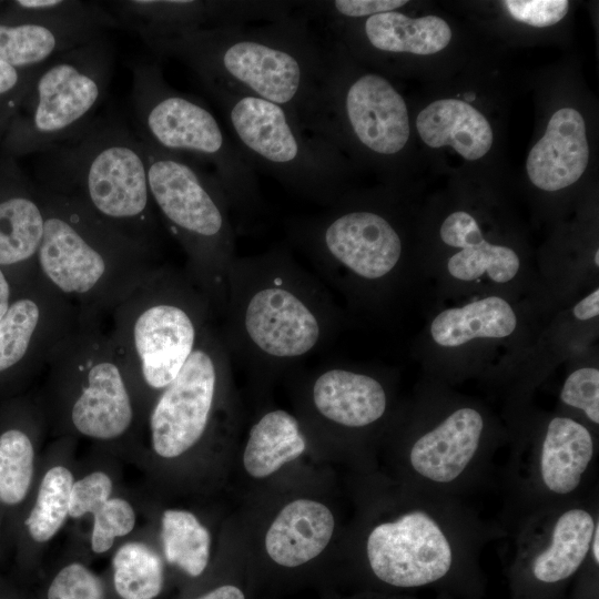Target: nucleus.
I'll return each instance as SVG.
<instances>
[{
    "label": "nucleus",
    "instance_id": "c9c22d12",
    "mask_svg": "<svg viewBox=\"0 0 599 599\" xmlns=\"http://www.w3.org/2000/svg\"><path fill=\"white\" fill-rule=\"evenodd\" d=\"M47 599H105L101 578L79 559L65 562L51 579Z\"/></svg>",
    "mask_w": 599,
    "mask_h": 599
},
{
    "label": "nucleus",
    "instance_id": "37998d69",
    "mask_svg": "<svg viewBox=\"0 0 599 599\" xmlns=\"http://www.w3.org/2000/svg\"><path fill=\"white\" fill-rule=\"evenodd\" d=\"M195 599H245L241 589L233 585L217 587Z\"/></svg>",
    "mask_w": 599,
    "mask_h": 599
},
{
    "label": "nucleus",
    "instance_id": "6ab92c4d",
    "mask_svg": "<svg viewBox=\"0 0 599 599\" xmlns=\"http://www.w3.org/2000/svg\"><path fill=\"white\" fill-rule=\"evenodd\" d=\"M75 441L58 437L42 453L34 489L13 528L12 549L20 556L43 550L69 519Z\"/></svg>",
    "mask_w": 599,
    "mask_h": 599
},
{
    "label": "nucleus",
    "instance_id": "423d86ee",
    "mask_svg": "<svg viewBox=\"0 0 599 599\" xmlns=\"http://www.w3.org/2000/svg\"><path fill=\"white\" fill-rule=\"evenodd\" d=\"M111 316L109 337L144 422L214 323L212 307L185 271L163 263Z\"/></svg>",
    "mask_w": 599,
    "mask_h": 599
},
{
    "label": "nucleus",
    "instance_id": "9d476101",
    "mask_svg": "<svg viewBox=\"0 0 599 599\" xmlns=\"http://www.w3.org/2000/svg\"><path fill=\"white\" fill-rule=\"evenodd\" d=\"M287 236L351 302H370L399 274L403 238L383 212L343 195L321 213L291 219Z\"/></svg>",
    "mask_w": 599,
    "mask_h": 599
},
{
    "label": "nucleus",
    "instance_id": "0eeeda50",
    "mask_svg": "<svg viewBox=\"0 0 599 599\" xmlns=\"http://www.w3.org/2000/svg\"><path fill=\"white\" fill-rule=\"evenodd\" d=\"M131 125L150 144L210 166L229 200L235 230L254 231L265 215L255 170L214 113L197 98L177 91L160 64L131 62Z\"/></svg>",
    "mask_w": 599,
    "mask_h": 599
},
{
    "label": "nucleus",
    "instance_id": "72a5a7b5",
    "mask_svg": "<svg viewBox=\"0 0 599 599\" xmlns=\"http://www.w3.org/2000/svg\"><path fill=\"white\" fill-rule=\"evenodd\" d=\"M89 538L90 550L104 555L120 539L128 538L138 525V510L129 497L114 494L92 516Z\"/></svg>",
    "mask_w": 599,
    "mask_h": 599
},
{
    "label": "nucleus",
    "instance_id": "a878e982",
    "mask_svg": "<svg viewBox=\"0 0 599 599\" xmlns=\"http://www.w3.org/2000/svg\"><path fill=\"white\" fill-rule=\"evenodd\" d=\"M359 32L369 50L382 54H434L451 40L449 24L437 16L410 18L399 11L363 20Z\"/></svg>",
    "mask_w": 599,
    "mask_h": 599
},
{
    "label": "nucleus",
    "instance_id": "cd10ccee",
    "mask_svg": "<svg viewBox=\"0 0 599 599\" xmlns=\"http://www.w3.org/2000/svg\"><path fill=\"white\" fill-rule=\"evenodd\" d=\"M517 327L512 306L500 296H487L437 314L429 326L432 339L454 348L480 338H505Z\"/></svg>",
    "mask_w": 599,
    "mask_h": 599
},
{
    "label": "nucleus",
    "instance_id": "e433bc0d",
    "mask_svg": "<svg viewBox=\"0 0 599 599\" xmlns=\"http://www.w3.org/2000/svg\"><path fill=\"white\" fill-rule=\"evenodd\" d=\"M41 68L20 69L0 60V133L8 131Z\"/></svg>",
    "mask_w": 599,
    "mask_h": 599
},
{
    "label": "nucleus",
    "instance_id": "ea45409f",
    "mask_svg": "<svg viewBox=\"0 0 599 599\" xmlns=\"http://www.w3.org/2000/svg\"><path fill=\"white\" fill-rule=\"evenodd\" d=\"M439 235L445 244L456 248L467 247L485 238L476 219L465 211L449 214L440 226Z\"/></svg>",
    "mask_w": 599,
    "mask_h": 599
},
{
    "label": "nucleus",
    "instance_id": "7c9ffc66",
    "mask_svg": "<svg viewBox=\"0 0 599 599\" xmlns=\"http://www.w3.org/2000/svg\"><path fill=\"white\" fill-rule=\"evenodd\" d=\"M112 581L121 599H154L164 585V559L149 541L125 538L114 547Z\"/></svg>",
    "mask_w": 599,
    "mask_h": 599
},
{
    "label": "nucleus",
    "instance_id": "f8f14e48",
    "mask_svg": "<svg viewBox=\"0 0 599 599\" xmlns=\"http://www.w3.org/2000/svg\"><path fill=\"white\" fill-rule=\"evenodd\" d=\"M231 364L219 326L211 323L144 418L141 437L145 435L149 453L161 460H174L204 439L229 385Z\"/></svg>",
    "mask_w": 599,
    "mask_h": 599
},
{
    "label": "nucleus",
    "instance_id": "f3484780",
    "mask_svg": "<svg viewBox=\"0 0 599 599\" xmlns=\"http://www.w3.org/2000/svg\"><path fill=\"white\" fill-rule=\"evenodd\" d=\"M119 22L141 38L283 19L284 1L121 0L109 2Z\"/></svg>",
    "mask_w": 599,
    "mask_h": 599
},
{
    "label": "nucleus",
    "instance_id": "20e7f679",
    "mask_svg": "<svg viewBox=\"0 0 599 599\" xmlns=\"http://www.w3.org/2000/svg\"><path fill=\"white\" fill-rule=\"evenodd\" d=\"M39 191L44 223L38 274L80 317L101 321L163 264L162 255L111 227L80 202Z\"/></svg>",
    "mask_w": 599,
    "mask_h": 599
},
{
    "label": "nucleus",
    "instance_id": "1a4fd4ad",
    "mask_svg": "<svg viewBox=\"0 0 599 599\" xmlns=\"http://www.w3.org/2000/svg\"><path fill=\"white\" fill-rule=\"evenodd\" d=\"M219 105L232 141L254 170L327 207L343 195L344 162L326 139L304 129L285 108L199 80Z\"/></svg>",
    "mask_w": 599,
    "mask_h": 599
},
{
    "label": "nucleus",
    "instance_id": "4c0bfd02",
    "mask_svg": "<svg viewBox=\"0 0 599 599\" xmlns=\"http://www.w3.org/2000/svg\"><path fill=\"white\" fill-rule=\"evenodd\" d=\"M560 399L568 406L579 408L587 418L599 424V370L581 367L573 370L565 380Z\"/></svg>",
    "mask_w": 599,
    "mask_h": 599
},
{
    "label": "nucleus",
    "instance_id": "a19ab883",
    "mask_svg": "<svg viewBox=\"0 0 599 599\" xmlns=\"http://www.w3.org/2000/svg\"><path fill=\"white\" fill-rule=\"evenodd\" d=\"M573 316L579 321L595 318L599 314V290L595 288L587 296L581 298L572 309Z\"/></svg>",
    "mask_w": 599,
    "mask_h": 599
},
{
    "label": "nucleus",
    "instance_id": "f257e3e1",
    "mask_svg": "<svg viewBox=\"0 0 599 599\" xmlns=\"http://www.w3.org/2000/svg\"><path fill=\"white\" fill-rule=\"evenodd\" d=\"M309 21L297 1V10L282 20L143 41L156 55L184 63L199 80L285 108L304 129L324 138L333 42Z\"/></svg>",
    "mask_w": 599,
    "mask_h": 599
},
{
    "label": "nucleus",
    "instance_id": "7ed1b4c3",
    "mask_svg": "<svg viewBox=\"0 0 599 599\" xmlns=\"http://www.w3.org/2000/svg\"><path fill=\"white\" fill-rule=\"evenodd\" d=\"M40 153L41 190L80 202L111 227L162 255L145 155L123 116L112 110L99 113L79 133Z\"/></svg>",
    "mask_w": 599,
    "mask_h": 599
},
{
    "label": "nucleus",
    "instance_id": "f03ea898",
    "mask_svg": "<svg viewBox=\"0 0 599 599\" xmlns=\"http://www.w3.org/2000/svg\"><path fill=\"white\" fill-rule=\"evenodd\" d=\"M219 327L231 361L274 374L321 351L341 315L328 290L281 245L233 261Z\"/></svg>",
    "mask_w": 599,
    "mask_h": 599
},
{
    "label": "nucleus",
    "instance_id": "39448f33",
    "mask_svg": "<svg viewBox=\"0 0 599 599\" xmlns=\"http://www.w3.org/2000/svg\"><path fill=\"white\" fill-rule=\"evenodd\" d=\"M38 396L49 433L85 438L113 457H134L142 418L101 321L80 317L54 348Z\"/></svg>",
    "mask_w": 599,
    "mask_h": 599
},
{
    "label": "nucleus",
    "instance_id": "a18cd8bd",
    "mask_svg": "<svg viewBox=\"0 0 599 599\" xmlns=\"http://www.w3.org/2000/svg\"><path fill=\"white\" fill-rule=\"evenodd\" d=\"M592 555L593 559L596 560V564L599 562V549H598V542H599V526L598 524L595 526V531L592 536Z\"/></svg>",
    "mask_w": 599,
    "mask_h": 599
},
{
    "label": "nucleus",
    "instance_id": "79ce46f5",
    "mask_svg": "<svg viewBox=\"0 0 599 599\" xmlns=\"http://www.w3.org/2000/svg\"><path fill=\"white\" fill-rule=\"evenodd\" d=\"M16 287L0 266V321L8 312L14 296Z\"/></svg>",
    "mask_w": 599,
    "mask_h": 599
},
{
    "label": "nucleus",
    "instance_id": "aec40b11",
    "mask_svg": "<svg viewBox=\"0 0 599 599\" xmlns=\"http://www.w3.org/2000/svg\"><path fill=\"white\" fill-rule=\"evenodd\" d=\"M43 206L37 184L11 159L0 161V266L16 288L38 275Z\"/></svg>",
    "mask_w": 599,
    "mask_h": 599
},
{
    "label": "nucleus",
    "instance_id": "4468645a",
    "mask_svg": "<svg viewBox=\"0 0 599 599\" xmlns=\"http://www.w3.org/2000/svg\"><path fill=\"white\" fill-rule=\"evenodd\" d=\"M119 28L100 2L18 0L0 18V60L29 69Z\"/></svg>",
    "mask_w": 599,
    "mask_h": 599
},
{
    "label": "nucleus",
    "instance_id": "bb28decb",
    "mask_svg": "<svg viewBox=\"0 0 599 599\" xmlns=\"http://www.w3.org/2000/svg\"><path fill=\"white\" fill-rule=\"evenodd\" d=\"M593 456V439L580 423L568 417L552 418L540 454V474L552 493L566 495L580 484Z\"/></svg>",
    "mask_w": 599,
    "mask_h": 599
},
{
    "label": "nucleus",
    "instance_id": "4be33fe9",
    "mask_svg": "<svg viewBox=\"0 0 599 599\" xmlns=\"http://www.w3.org/2000/svg\"><path fill=\"white\" fill-rule=\"evenodd\" d=\"M589 146L582 115L562 108L550 118L544 136L531 148L526 170L531 183L544 191H559L586 171Z\"/></svg>",
    "mask_w": 599,
    "mask_h": 599
},
{
    "label": "nucleus",
    "instance_id": "58836bf2",
    "mask_svg": "<svg viewBox=\"0 0 599 599\" xmlns=\"http://www.w3.org/2000/svg\"><path fill=\"white\" fill-rule=\"evenodd\" d=\"M502 3L515 20L537 28L556 24L569 9L567 0H506Z\"/></svg>",
    "mask_w": 599,
    "mask_h": 599
},
{
    "label": "nucleus",
    "instance_id": "f704fd0d",
    "mask_svg": "<svg viewBox=\"0 0 599 599\" xmlns=\"http://www.w3.org/2000/svg\"><path fill=\"white\" fill-rule=\"evenodd\" d=\"M115 488L116 480L111 469L94 467L81 474L77 473L71 490L69 518L92 516L115 494Z\"/></svg>",
    "mask_w": 599,
    "mask_h": 599
},
{
    "label": "nucleus",
    "instance_id": "9b49d317",
    "mask_svg": "<svg viewBox=\"0 0 599 599\" xmlns=\"http://www.w3.org/2000/svg\"><path fill=\"white\" fill-rule=\"evenodd\" d=\"M113 62L104 33L42 65L7 131L6 151L41 152L87 128L108 95Z\"/></svg>",
    "mask_w": 599,
    "mask_h": 599
},
{
    "label": "nucleus",
    "instance_id": "393cba45",
    "mask_svg": "<svg viewBox=\"0 0 599 599\" xmlns=\"http://www.w3.org/2000/svg\"><path fill=\"white\" fill-rule=\"evenodd\" d=\"M415 124L428 146L449 145L469 161L483 158L493 145L489 122L466 101L443 99L432 102L418 113Z\"/></svg>",
    "mask_w": 599,
    "mask_h": 599
},
{
    "label": "nucleus",
    "instance_id": "2f4dec72",
    "mask_svg": "<svg viewBox=\"0 0 599 599\" xmlns=\"http://www.w3.org/2000/svg\"><path fill=\"white\" fill-rule=\"evenodd\" d=\"M163 559L190 577L201 576L207 567L211 535L191 511L167 508L160 518Z\"/></svg>",
    "mask_w": 599,
    "mask_h": 599
},
{
    "label": "nucleus",
    "instance_id": "5701e85b",
    "mask_svg": "<svg viewBox=\"0 0 599 599\" xmlns=\"http://www.w3.org/2000/svg\"><path fill=\"white\" fill-rule=\"evenodd\" d=\"M483 429L478 410L458 408L414 443L409 454L412 467L432 481H453L477 453Z\"/></svg>",
    "mask_w": 599,
    "mask_h": 599
},
{
    "label": "nucleus",
    "instance_id": "2eb2a0df",
    "mask_svg": "<svg viewBox=\"0 0 599 599\" xmlns=\"http://www.w3.org/2000/svg\"><path fill=\"white\" fill-rule=\"evenodd\" d=\"M18 291L0 321V394L45 369L54 348L79 323L78 309L39 274Z\"/></svg>",
    "mask_w": 599,
    "mask_h": 599
},
{
    "label": "nucleus",
    "instance_id": "a211bd4d",
    "mask_svg": "<svg viewBox=\"0 0 599 599\" xmlns=\"http://www.w3.org/2000/svg\"><path fill=\"white\" fill-rule=\"evenodd\" d=\"M48 423L35 399H16L0 412V510L12 535L34 489Z\"/></svg>",
    "mask_w": 599,
    "mask_h": 599
},
{
    "label": "nucleus",
    "instance_id": "412c9836",
    "mask_svg": "<svg viewBox=\"0 0 599 599\" xmlns=\"http://www.w3.org/2000/svg\"><path fill=\"white\" fill-rule=\"evenodd\" d=\"M308 399L318 417L343 428L375 424L386 413L388 398L375 376L344 366H326L309 379Z\"/></svg>",
    "mask_w": 599,
    "mask_h": 599
},
{
    "label": "nucleus",
    "instance_id": "dca6fc26",
    "mask_svg": "<svg viewBox=\"0 0 599 599\" xmlns=\"http://www.w3.org/2000/svg\"><path fill=\"white\" fill-rule=\"evenodd\" d=\"M375 576L396 587H418L443 578L453 561L451 547L437 522L423 511L376 526L367 539Z\"/></svg>",
    "mask_w": 599,
    "mask_h": 599
},
{
    "label": "nucleus",
    "instance_id": "473e14b6",
    "mask_svg": "<svg viewBox=\"0 0 599 599\" xmlns=\"http://www.w3.org/2000/svg\"><path fill=\"white\" fill-rule=\"evenodd\" d=\"M519 268L520 260L512 248L491 244L485 238L460 248L447 262L449 275L464 282L486 276L496 283H507L515 278Z\"/></svg>",
    "mask_w": 599,
    "mask_h": 599
},
{
    "label": "nucleus",
    "instance_id": "b1692460",
    "mask_svg": "<svg viewBox=\"0 0 599 599\" xmlns=\"http://www.w3.org/2000/svg\"><path fill=\"white\" fill-rule=\"evenodd\" d=\"M334 527V516L324 504L296 499L287 504L271 524L265 536V548L276 564L297 567L326 548Z\"/></svg>",
    "mask_w": 599,
    "mask_h": 599
},
{
    "label": "nucleus",
    "instance_id": "6e6552de",
    "mask_svg": "<svg viewBox=\"0 0 599 599\" xmlns=\"http://www.w3.org/2000/svg\"><path fill=\"white\" fill-rule=\"evenodd\" d=\"M140 141L158 216L186 256L184 271L209 300L214 319H221L229 271L237 256L226 194L200 163Z\"/></svg>",
    "mask_w": 599,
    "mask_h": 599
},
{
    "label": "nucleus",
    "instance_id": "c756f323",
    "mask_svg": "<svg viewBox=\"0 0 599 599\" xmlns=\"http://www.w3.org/2000/svg\"><path fill=\"white\" fill-rule=\"evenodd\" d=\"M592 516L583 509H570L556 521L551 544L532 561L534 576L542 582H557L580 567L595 531Z\"/></svg>",
    "mask_w": 599,
    "mask_h": 599
},
{
    "label": "nucleus",
    "instance_id": "c03bdc74",
    "mask_svg": "<svg viewBox=\"0 0 599 599\" xmlns=\"http://www.w3.org/2000/svg\"><path fill=\"white\" fill-rule=\"evenodd\" d=\"M9 549H12V531L0 510V552Z\"/></svg>",
    "mask_w": 599,
    "mask_h": 599
},
{
    "label": "nucleus",
    "instance_id": "c85d7f7f",
    "mask_svg": "<svg viewBox=\"0 0 599 599\" xmlns=\"http://www.w3.org/2000/svg\"><path fill=\"white\" fill-rule=\"evenodd\" d=\"M300 420L284 409L263 414L251 427L243 453L246 471L264 478L298 458L306 449Z\"/></svg>",
    "mask_w": 599,
    "mask_h": 599
},
{
    "label": "nucleus",
    "instance_id": "ddd939ff",
    "mask_svg": "<svg viewBox=\"0 0 599 599\" xmlns=\"http://www.w3.org/2000/svg\"><path fill=\"white\" fill-rule=\"evenodd\" d=\"M332 42L324 138L339 151L352 143L374 156L399 154L410 135L404 98L385 77L353 72L345 49Z\"/></svg>",
    "mask_w": 599,
    "mask_h": 599
},
{
    "label": "nucleus",
    "instance_id": "49530a36",
    "mask_svg": "<svg viewBox=\"0 0 599 599\" xmlns=\"http://www.w3.org/2000/svg\"><path fill=\"white\" fill-rule=\"evenodd\" d=\"M598 257H599V251L596 250L595 256H593V262H595L596 266H599V260H598Z\"/></svg>",
    "mask_w": 599,
    "mask_h": 599
}]
</instances>
